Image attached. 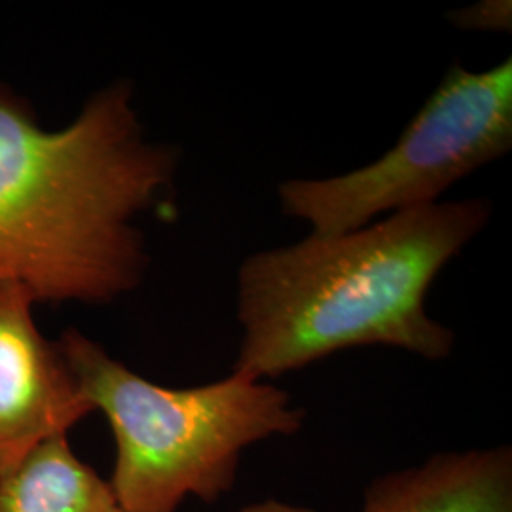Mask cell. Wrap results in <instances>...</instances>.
Returning <instances> with one entry per match:
<instances>
[{
	"label": "cell",
	"instance_id": "obj_9",
	"mask_svg": "<svg viewBox=\"0 0 512 512\" xmlns=\"http://www.w3.org/2000/svg\"><path fill=\"white\" fill-rule=\"evenodd\" d=\"M238 512H315L308 507H296V505H289V503H281L275 499H268L262 503H255L249 507H243Z\"/></svg>",
	"mask_w": 512,
	"mask_h": 512
},
{
	"label": "cell",
	"instance_id": "obj_5",
	"mask_svg": "<svg viewBox=\"0 0 512 512\" xmlns=\"http://www.w3.org/2000/svg\"><path fill=\"white\" fill-rule=\"evenodd\" d=\"M33 304L25 287L0 283V476L95 412L59 346L40 334Z\"/></svg>",
	"mask_w": 512,
	"mask_h": 512
},
{
	"label": "cell",
	"instance_id": "obj_3",
	"mask_svg": "<svg viewBox=\"0 0 512 512\" xmlns=\"http://www.w3.org/2000/svg\"><path fill=\"white\" fill-rule=\"evenodd\" d=\"M57 346L82 395L109 420L110 486L126 512H177L190 495L217 501L234 486L247 446L296 435L304 423L283 389L238 372L173 389L141 378L78 330Z\"/></svg>",
	"mask_w": 512,
	"mask_h": 512
},
{
	"label": "cell",
	"instance_id": "obj_8",
	"mask_svg": "<svg viewBox=\"0 0 512 512\" xmlns=\"http://www.w3.org/2000/svg\"><path fill=\"white\" fill-rule=\"evenodd\" d=\"M511 2L507 0H486L471 8H463L448 14L452 23L461 29L476 31H511Z\"/></svg>",
	"mask_w": 512,
	"mask_h": 512
},
{
	"label": "cell",
	"instance_id": "obj_4",
	"mask_svg": "<svg viewBox=\"0 0 512 512\" xmlns=\"http://www.w3.org/2000/svg\"><path fill=\"white\" fill-rule=\"evenodd\" d=\"M511 148V57L480 73L456 63L382 158L336 177L285 181L277 196L313 236H338L384 213L437 203Z\"/></svg>",
	"mask_w": 512,
	"mask_h": 512
},
{
	"label": "cell",
	"instance_id": "obj_6",
	"mask_svg": "<svg viewBox=\"0 0 512 512\" xmlns=\"http://www.w3.org/2000/svg\"><path fill=\"white\" fill-rule=\"evenodd\" d=\"M363 512H512L511 448L440 452L368 488Z\"/></svg>",
	"mask_w": 512,
	"mask_h": 512
},
{
	"label": "cell",
	"instance_id": "obj_2",
	"mask_svg": "<svg viewBox=\"0 0 512 512\" xmlns=\"http://www.w3.org/2000/svg\"><path fill=\"white\" fill-rule=\"evenodd\" d=\"M490 215L482 198L431 203L247 256L238 272L243 338L234 372L264 382L363 346L446 359L454 332L429 317L425 300Z\"/></svg>",
	"mask_w": 512,
	"mask_h": 512
},
{
	"label": "cell",
	"instance_id": "obj_1",
	"mask_svg": "<svg viewBox=\"0 0 512 512\" xmlns=\"http://www.w3.org/2000/svg\"><path fill=\"white\" fill-rule=\"evenodd\" d=\"M177 169L179 150L148 139L129 82L99 90L57 131L0 86V283L35 302L131 293L148 268L135 220L173 209Z\"/></svg>",
	"mask_w": 512,
	"mask_h": 512
},
{
	"label": "cell",
	"instance_id": "obj_7",
	"mask_svg": "<svg viewBox=\"0 0 512 512\" xmlns=\"http://www.w3.org/2000/svg\"><path fill=\"white\" fill-rule=\"evenodd\" d=\"M0 512H126L101 478L78 458L67 435L44 440L0 476Z\"/></svg>",
	"mask_w": 512,
	"mask_h": 512
}]
</instances>
